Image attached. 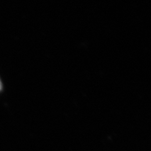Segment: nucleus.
Listing matches in <instances>:
<instances>
[{
  "instance_id": "f257e3e1",
  "label": "nucleus",
  "mask_w": 151,
  "mask_h": 151,
  "mask_svg": "<svg viewBox=\"0 0 151 151\" xmlns=\"http://www.w3.org/2000/svg\"><path fill=\"white\" fill-rule=\"evenodd\" d=\"M3 84L1 81V78H0V93L3 91Z\"/></svg>"
}]
</instances>
